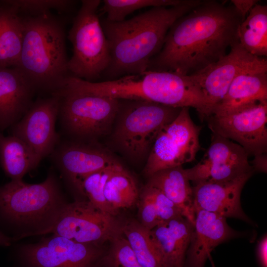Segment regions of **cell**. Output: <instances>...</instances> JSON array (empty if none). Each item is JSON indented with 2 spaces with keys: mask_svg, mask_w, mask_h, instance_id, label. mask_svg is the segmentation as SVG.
<instances>
[{
  "mask_svg": "<svg viewBox=\"0 0 267 267\" xmlns=\"http://www.w3.org/2000/svg\"><path fill=\"white\" fill-rule=\"evenodd\" d=\"M242 21L232 4L203 0L172 24L147 70L183 76L196 73L217 62L239 41Z\"/></svg>",
  "mask_w": 267,
  "mask_h": 267,
  "instance_id": "6da1fadb",
  "label": "cell"
},
{
  "mask_svg": "<svg viewBox=\"0 0 267 267\" xmlns=\"http://www.w3.org/2000/svg\"><path fill=\"white\" fill-rule=\"evenodd\" d=\"M202 1L183 0L173 6L152 7L128 20L101 22L110 51L109 65L103 73L106 81L146 71L172 24Z\"/></svg>",
  "mask_w": 267,
  "mask_h": 267,
  "instance_id": "7a4b0ae2",
  "label": "cell"
},
{
  "mask_svg": "<svg viewBox=\"0 0 267 267\" xmlns=\"http://www.w3.org/2000/svg\"><path fill=\"white\" fill-rule=\"evenodd\" d=\"M22 18L23 43L15 67L27 77L36 91L50 95L69 75L64 26L50 13Z\"/></svg>",
  "mask_w": 267,
  "mask_h": 267,
  "instance_id": "3957f363",
  "label": "cell"
},
{
  "mask_svg": "<svg viewBox=\"0 0 267 267\" xmlns=\"http://www.w3.org/2000/svg\"><path fill=\"white\" fill-rule=\"evenodd\" d=\"M67 203L52 172L39 183L21 179L0 186V213L23 229V237L51 233Z\"/></svg>",
  "mask_w": 267,
  "mask_h": 267,
  "instance_id": "277c9868",
  "label": "cell"
},
{
  "mask_svg": "<svg viewBox=\"0 0 267 267\" xmlns=\"http://www.w3.org/2000/svg\"><path fill=\"white\" fill-rule=\"evenodd\" d=\"M66 85L96 95L118 99L145 100L175 108L184 106L191 93L190 83L185 76L166 71L147 70L100 82H90L70 76Z\"/></svg>",
  "mask_w": 267,
  "mask_h": 267,
  "instance_id": "5b68a950",
  "label": "cell"
},
{
  "mask_svg": "<svg viewBox=\"0 0 267 267\" xmlns=\"http://www.w3.org/2000/svg\"><path fill=\"white\" fill-rule=\"evenodd\" d=\"M181 108L145 100L119 99L110 145L133 162L147 159L160 130L172 122Z\"/></svg>",
  "mask_w": 267,
  "mask_h": 267,
  "instance_id": "8992f818",
  "label": "cell"
},
{
  "mask_svg": "<svg viewBox=\"0 0 267 267\" xmlns=\"http://www.w3.org/2000/svg\"><path fill=\"white\" fill-rule=\"evenodd\" d=\"M51 95L59 99V119L67 139L91 142L112 130L119 99L78 91L62 86Z\"/></svg>",
  "mask_w": 267,
  "mask_h": 267,
  "instance_id": "52a82bcc",
  "label": "cell"
},
{
  "mask_svg": "<svg viewBox=\"0 0 267 267\" xmlns=\"http://www.w3.org/2000/svg\"><path fill=\"white\" fill-rule=\"evenodd\" d=\"M100 0H83L68 39L73 54L68 62L69 75L93 82L108 68L110 51L98 15Z\"/></svg>",
  "mask_w": 267,
  "mask_h": 267,
  "instance_id": "ba28073f",
  "label": "cell"
},
{
  "mask_svg": "<svg viewBox=\"0 0 267 267\" xmlns=\"http://www.w3.org/2000/svg\"><path fill=\"white\" fill-rule=\"evenodd\" d=\"M201 129L192 121L189 107L182 108L178 116L157 134L146 159L144 174L148 178L160 170L193 161L200 148Z\"/></svg>",
  "mask_w": 267,
  "mask_h": 267,
  "instance_id": "9c48e42d",
  "label": "cell"
},
{
  "mask_svg": "<svg viewBox=\"0 0 267 267\" xmlns=\"http://www.w3.org/2000/svg\"><path fill=\"white\" fill-rule=\"evenodd\" d=\"M76 242L99 246L121 233L115 216L97 208L88 200L67 203L51 231Z\"/></svg>",
  "mask_w": 267,
  "mask_h": 267,
  "instance_id": "30bf717a",
  "label": "cell"
},
{
  "mask_svg": "<svg viewBox=\"0 0 267 267\" xmlns=\"http://www.w3.org/2000/svg\"><path fill=\"white\" fill-rule=\"evenodd\" d=\"M213 134L235 141L249 154L258 157L267 151V102L228 114L205 119Z\"/></svg>",
  "mask_w": 267,
  "mask_h": 267,
  "instance_id": "8fae6325",
  "label": "cell"
},
{
  "mask_svg": "<svg viewBox=\"0 0 267 267\" xmlns=\"http://www.w3.org/2000/svg\"><path fill=\"white\" fill-rule=\"evenodd\" d=\"M254 71H267L266 58L251 54L238 41L217 62L190 76L200 86L211 114L212 109L222 100L233 80L241 73Z\"/></svg>",
  "mask_w": 267,
  "mask_h": 267,
  "instance_id": "7c38bea8",
  "label": "cell"
},
{
  "mask_svg": "<svg viewBox=\"0 0 267 267\" xmlns=\"http://www.w3.org/2000/svg\"><path fill=\"white\" fill-rule=\"evenodd\" d=\"M249 154L240 145L213 134L209 147L201 161L185 172L194 184L234 179L255 172Z\"/></svg>",
  "mask_w": 267,
  "mask_h": 267,
  "instance_id": "4fadbf2b",
  "label": "cell"
},
{
  "mask_svg": "<svg viewBox=\"0 0 267 267\" xmlns=\"http://www.w3.org/2000/svg\"><path fill=\"white\" fill-rule=\"evenodd\" d=\"M29 267H99L104 252L98 246L53 234L20 249Z\"/></svg>",
  "mask_w": 267,
  "mask_h": 267,
  "instance_id": "5bb4252c",
  "label": "cell"
},
{
  "mask_svg": "<svg viewBox=\"0 0 267 267\" xmlns=\"http://www.w3.org/2000/svg\"><path fill=\"white\" fill-rule=\"evenodd\" d=\"M58 112L57 96L39 98L10 128L11 135L23 141L41 161L52 154L61 140L55 129Z\"/></svg>",
  "mask_w": 267,
  "mask_h": 267,
  "instance_id": "9a60e30c",
  "label": "cell"
},
{
  "mask_svg": "<svg viewBox=\"0 0 267 267\" xmlns=\"http://www.w3.org/2000/svg\"><path fill=\"white\" fill-rule=\"evenodd\" d=\"M54 165L78 190L82 179L90 174L120 163L96 142L60 140L50 155Z\"/></svg>",
  "mask_w": 267,
  "mask_h": 267,
  "instance_id": "2e32d148",
  "label": "cell"
},
{
  "mask_svg": "<svg viewBox=\"0 0 267 267\" xmlns=\"http://www.w3.org/2000/svg\"><path fill=\"white\" fill-rule=\"evenodd\" d=\"M226 219L214 213L195 210L193 229L184 267H205L207 259H211L212 251L217 246L232 239L247 236L248 233L230 227Z\"/></svg>",
  "mask_w": 267,
  "mask_h": 267,
  "instance_id": "e0dca14e",
  "label": "cell"
},
{
  "mask_svg": "<svg viewBox=\"0 0 267 267\" xmlns=\"http://www.w3.org/2000/svg\"><path fill=\"white\" fill-rule=\"evenodd\" d=\"M253 174L248 173L230 180L195 184L192 187L194 211L201 209L225 218H236L255 225L243 211L240 202L242 190Z\"/></svg>",
  "mask_w": 267,
  "mask_h": 267,
  "instance_id": "ac0fdd59",
  "label": "cell"
},
{
  "mask_svg": "<svg viewBox=\"0 0 267 267\" xmlns=\"http://www.w3.org/2000/svg\"><path fill=\"white\" fill-rule=\"evenodd\" d=\"M36 90L17 67H0V132L19 121L33 102Z\"/></svg>",
  "mask_w": 267,
  "mask_h": 267,
  "instance_id": "d6986e66",
  "label": "cell"
},
{
  "mask_svg": "<svg viewBox=\"0 0 267 267\" xmlns=\"http://www.w3.org/2000/svg\"><path fill=\"white\" fill-rule=\"evenodd\" d=\"M193 224L184 216L160 222L149 230L163 267H184Z\"/></svg>",
  "mask_w": 267,
  "mask_h": 267,
  "instance_id": "ffe728a7",
  "label": "cell"
},
{
  "mask_svg": "<svg viewBox=\"0 0 267 267\" xmlns=\"http://www.w3.org/2000/svg\"><path fill=\"white\" fill-rule=\"evenodd\" d=\"M263 102H267V71L246 72L233 80L211 115H224Z\"/></svg>",
  "mask_w": 267,
  "mask_h": 267,
  "instance_id": "44dd1931",
  "label": "cell"
},
{
  "mask_svg": "<svg viewBox=\"0 0 267 267\" xmlns=\"http://www.w3.org/2000/svg\"><path fill=\"white\" fill-rule=\"evenodd\" d=\"M146 184L160 190L181 210L183 216L194 224L192 187L182 166L156 172L148 178Z\"/></svg>",
  "mask_w": 267,
  "mask_h": 267,
  "instance_id": "7402d4cb",
  "label": "cell"
},
{
  "mask_svg": "<svg viewBox=\"0 0 267 267\" xmlns=\"http://www.w3.org/2000/svg\"><path fill=\"white\" fill-rule=\"evenodd\" d=\"M0 4V67L17 66L23 43V23L17 9Z\"/></svg>",
  "mask_w": 267,
  "mask_h": 267,
  "instance_id": "603a6c76",
  "label": "cell"
},
{
  "mask_svg": "<svg viewBox=\"0 0 267 267\" xmlns=\"http://www.w3.org/2000/svg\"><path fill=\"white\" fill-rule=\"evenodd\" d=\"M41 161L21 139L0 132V164L11 180H21L35 169Z\"/></svg>",
  "mask_w": 267,
  "mask_h": 267,
  "instance_id": "cb8c5ba5",
  "label": "cell"
},
{
  "mask_svg": "<svg viewBox=\"0 0 267 267\" xmlns=\"http://www.w3.org/2000/svg\"><path fill=\"white\" fill-rule=\"evenodd\" d=\"M238 41L251 54L267 56V6L257 4L241 23Z\"/></svg>",
  "mask_w": 267,
  "mask_h": 267,
  "instance_id": "d4e9b609",
  "label": "cell"
},
{
  "mask_svg": "<svg viewBox=\"0 0 267 267\" xmlns=\"http://www.w3.org/2000/svg\"><path fill=\"white\" fill-rule=\"evenodd\" d=\"M140 192L136 180L121 163L116 165L107 180L105 197L112 208L118 213L121 209L137 204Z\"/></svg>",
  "mask_w": 267,
  "mask_h": 267,
  "instance_id": "484cf974",
  "label": "cell"
},
{
  "mask_svg": "<svg viewBox=\"0 0 267 267\" xmlns=\"http://www.w3.org/2000/svg\"><path fill=\"white\" fill-rule=\"evenodd\" d=\"M121 231L143 267H163L149 230L138 221L130 219L121 224Z\"/></svg>",
  "mask_w": 267,
  "mask_h": 267,
  "instance_id": "4316f807",
  "label": "cell"
},
{
  "mask_svg": "<svg viewBox=\"0 0 267 267\" xmlns=\"http://www.w3.org/2000/svg\"><path fill=\"white\" fill-rule=\"evenodd\" d=\"M120 163L108 166L86 176L81 181L78 190L94 206L114 216L118 213L108 203L104 196V188L114 168Z\"/></svg>",
  "mask_w": 267,
  "mask_h": 267,
  "instance_id": "83f0119b",
  "label": "cell"
},
{
  "mask_svg": "<svg viewBox=\"0 0 267 267\" xmlns=\"http://www.w3.org/2000/svg\"><path fill=\"white\" fill-rule=\"evenodd\" d=\"M183 0H104L102 11L106 13L105 19L117 22L125 20L130 14L147 7H170L181 3Z\"/></svg>",
  "mask_w": 267,
  "mask_h": 267,
  "instance_id": "f1b7e54d",
  "label": "cell"
},
{
  "mask_svg": "<svg viewBox=\"0 0 267 267\" xmlns=\"http://www.w3.org/2000/svg\"><path fill=\"white\" fill-rule=\"evenodd\" d=\"M110 242V247L103 255L99 267H143L122 232Z\"/></svg>",
  "mask_w": 267,
  "mask_h": 267,
  "instance_id": "f546056e",
  "label": "cell"
},
{
  "mask_svg": "<svg viewBox=\"0 0 267 267\" xmlns=\"http://www.w3.org/2000/svg\"><path fill=\"white\" fill-rule=\"evenodd\" d=\"M15 7L19 14L27 13L38 16L50 13L51 9L65 11L73 7L76 1L70 0H3Z\"/></svg>",
  "mask_w": 267,
  "mask_h": 267,
  "instance_id": "4dcf8cb0",
  "label": "cell"
},
{
  "mask_svg": "<svg viewBox=\"0 0 267 267\" xmlns=\"http://www.w3.org/2000/svg\"><path fill=\"white\" fill-rule=\"evenodd\" d=\"M143 188L151 198L160 222L183 216L181 210L160 190L147 184Z\"/></svg>",
  "mask_w": 267,
  "mask_h": 267,
  "instance_id": "1f68e13d",
  "label": "cell"
},
{
  "mask_svg": "<svg viewBox=\"0 0 267 267\" xmlns=\"http://www.w3.org/2000/svg\"><path fill=\"white\" fill-rule=\"evenodd\" d=\"M138 205L139 222L150 230L160 222L154 205L149 195L143 188L140 192Z\"/></svg>",
  "mask_w": 267,
  "mask_h": 267,
  "instance_id": "d6a6232c",
  "label": "cell"
},
{
  "mask_svg": "<svg viewBox=\"0 0 267 267\" xmlns=\"http://www.w3.org/2000/svg\"><path fill=\"white\" fill-rule=\"evenodd\" d=\"M230 1L241 16L243 21L258 2L257 0H232Z\"/></svg>",
  "mask_w": 267,
  "mask_h": 267,
  "instance_id": "836d02e7",
  "label": "cell"
},
{
  "mask_svg": "<svg viewBox=\"0 0 267 267\" xmlns=\"http://www.w3.org/2000/svg\"><path fill=\"white\" fill-rule=\"evenodd\" d=\"M256 256L260 267H267V236L264 235L258 241Z\"/></svg>",
  "mask_w": 267,
  "mask_h": 267,
  "instance_id": "e575fe53",
  "label": "cell"
},
{
  "mask_svg": "<svg viewBox=\"0 0 267 267\" xmlns=\"http://www.w3.org/2000/svg\"><path fill=\"white\" fill-rule=\"evenodd\" d=\"M254 171L258 170L261 172H267V156L265 154L254 157L253 164L252 165Z\"/></svg>",
  "mask_w": 267,
  "mask_h": 267,
  "instance_id": "d590c367",
  "label": "cell"
},
{
  "mask_svg": "<svg viewBox=\"0 0 267 267\" xmlns=\"http://www.w3.org/2000/svg\"><path fill=\"white\" fill-rule=\"evenodd\" d=\"M11 240L0 231V245L8 246L11 244Z\"/></svg>",
  "mask_w": 267,
  "mask_h": 267,
  "instance_id": "8d00e7d4",
  "label": "cell"
}]
</instances>
